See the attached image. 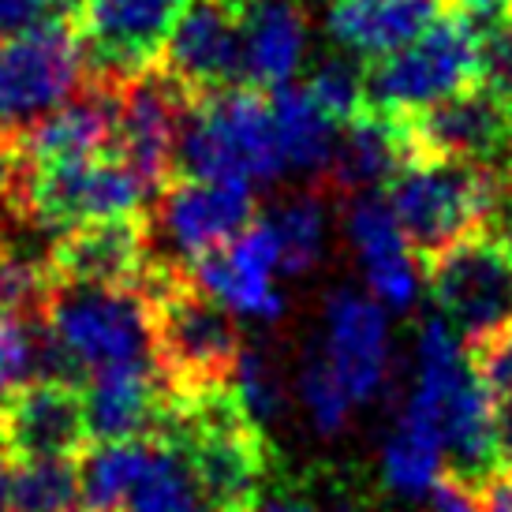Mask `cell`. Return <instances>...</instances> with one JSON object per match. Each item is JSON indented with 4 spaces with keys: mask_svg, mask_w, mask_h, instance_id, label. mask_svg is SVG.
<instances>
[{
    "mask_svg": "<svg viewBox=\"0 0 512 512\" xmlns=\"http://www.w3.org/2000/svg\"><path fill=\"white\" fill-rule=\"evenodd\" d=\"M161 441L184 456L202 512L262 509L277 456L236 382L169 389Z\"/></svg>",
    "mask_w": 512,
    "mask_h": 512,
    "instance_id": "1",
    "label": "cell"
},
{
    "mask_svg": "<svg viewBox=\"0 0 512 512\" xmlns=\"http://www.w3.org/2000/svg\"><path fill=\"white\" fill-rule=\"evenodd\" d=\"M150 303V348L169 389L236 382L243 337L236 314L191 277L187 266L154 258L143 281Z\"/></svg>",
    "mask_w": 512,
    "mask_h": 512,
    "instance_id": "2",
    "label": "cell"
},
{
    "mask_svg": "<svg viewBox=\"0 0 512 512\" xmlns=\"http://www.w3.org/2000/svg\"><path fill=\"white\" fill-rule=\"evenodd\" d=\"M154 359L143 288L60 285L38 329V374L83 385L90 370Z\"/></svg>",
    "mask_w": 512,
    "mask_h": 512,
    "instance_id": "3",
    "label": "cell"
},
{
    "mask_svg": "<svg viewBox=\"0 0 512 512\" xmlns=\"http://www.w3.org/2000/svg\"><path fill=\"white\" fill-rule=\"evenodd\" d=\"M505 195V169L415 154L404 157V165L385 184V199L419 262H430L456 240L490 228Z\"/></svg>",
    "mask_w": 512,
    "mask_h": 512,
    "instance_id": "4",
    "label": "cell"
},
{
    "mask_svg": "<svg viewBox=\"0 0 512 512\" xmlns=\"http://www.w3.org/2000/svg\"><path fill=\"white\" fill-rule=\"evenodd\" d=\"M285 169L270 90L240 83L210 98L187 101L176 176L270 184Z\"/></svg>",
    "mask_w": 512,
    "mask_h": 512,
    "instance_id": "5",
    "label": "cell"
},
{
    "mask_svg": "<svg viewBox=\"0 0 512 512\" xmlns=\"http://www.w3.org/2000/svg\"><path fill=\"white\" fill-rule=\"evenodd\" d=\"M4 202L53 240L86 221L146 214L154 191L120 154L8 169Z\"/></svg>",
    "mask_w": 512,
    "mask_h": 512,
    "instance_id": "6",
    "label": "cell"
},
{
    "mask_svg": "<svg viewBox=\"0 0 512 512\" xmlns=\"http://www.w3.org/2000/svg\"><path fill=\"white\" fill-rule=\"evenodd\" d=\"M475 83H483V45L471 12L449 15L397 53L363 64L367 109L393 120H408Z\"/></svg>",
    "mask_w": 512,
    "mask_h": 512,
    "instance_id": "7",
    "label": "cell"
},
{
    "mask_svg": "<svg viewBox=\"0 0 512 512\" xmlns=\"http://www.w3.org/2000/svg\"><path fill=\"white\" fill-rule=\"evenodd\" d=\"M255 221V184H243V180L172 176L146 210L154 258L172 266H191L195 258L236 240Z\"/></svg>",
    "mask_w": 512,
    "mask_h": 512,
    "instance_id": "8",
    "label": "cell"
},
{
    "mask_svg": "<svg viewBox=\"0 0 512 512\" xmlns=\"http://www.w3.org/2000/svg\"><path fill=\"white\" fill-rule=\"evenodd\" d=\"M83 30L68 19L0 42V128L19 131L72 101L90 79Z\"/></svg>",
    "mask_w": 512,
    "mask_h": 512,
    "instance_id": "9",
    "label": "cell"
},
{
    "mask_svg": "<svg viewBox=\"0 0 512 512\" xmlns=\"http://www.w3.org/2000/svg\"><path fill=\"white\" fill-rule=\"evenodd\" d=\"M423 273L441 318L464 344L483 341L486 333L512 322V251L490 228L445 247L423 262Z\"/></svg>",
    "mask_w": 512,
    "mask_h": 512,
    "instance_id": "10",
    "label": "cell"
},
{
    "mask_svg": "<svg viewBox=\"0 0 512 512\" xmlns=\"http://www.w3.org/2000/svg\"><path fill=\"white\" fill-rule=\"evenodd\" d=\"M408 154L505 169L512 157V105L475 83L404 120Z\"/></svg>",
    "mask_w": 512,
    "mask_h": 512,
    "instance_id": "11",
    "label": "cell"
},
{
    "mask_svg": "<svg viewBox=\"0 0 512 512\" xmlns=\"http://www.w3.org/2000/svg\"><path fill=\"white\" fill-rule=\"evenodd\" d=\"M116 124H120V79L90 75L72 101L38 116L27 128L4 131L8 169L116 154Z\"/></svg>",
    "mask_w": 512,
    "mask_h": 512,
    "instance_id": "12",
    "label": "cell"
},
{
    "mask_svg": "<svg viewBox=\"0 0 512 512\" xmlns=\"http://www.w3.org/2000/svg\"><path fill=\"white\" fill-rule=\"evenodd\" d=\"M0 441L12 464L79 456L94 441L83 385L72 378H49V374H34L27 382H19L0 400Z\"/></svg>",
    "mask_w": 512,
    "mask_h": 512,
    "instance_id": "13",
    "label": "cell"
},
{
    "mask_svg": "<svg viewBox=\"0 0 512 512\" xmlns=\"http://www.w3.org/2000/svg\"><path fill=\"white\" fill-rule=\"evenodd\" d=\"M187 8L191 0H86L79 30L90 72L131 79L154 68Z\"/></svg>",
    "mask_w": 512,
    "mask_h": 512,
    "instance_id": "14",
    "label": "cell"
},
{
    "mask_svg": "<svg viewBox=\"0 0 512 512\" xmlns=\"http://www.w3.org/2000/svg\"><path fill=\"white\" fill-rule=\"evenodd\" d=\"M187 101L191 98L157 64L131 79H120L116 154L143 176L154 195L176 176V146Z\"/></svg>",
    "mask_w": 512,
    "mask_h": 512,
    "instance_id": "15",
    "label": "cell"
},
{
    "mask_svg": "<svg viewBox=\"0 0 512 512\" xmlns=\"http://www.w3.org/2000/svg\"><path fill=\"white\" fill-rule=\"evenodd\" d=\"M154 266L146 214L86 221L49 240V270L60 285L143 288Z\"/></svg>",
    "mask_w": 512,
    "mask_h": 512,
    "instance_id": "16",
    "label": "cell"
},
{
    "mask_svg": "<svg viewBox=\"0 0 512 512\" xmlns=\"http://www.w3.org/2000/svg\"><path fill=\"white\" fill-rule=\"evenodd\" d=\"M157 68L187 98H210L243 83L240 19L225 0H191V8L172 30Z\"/></svg>",
    "mask_w": 512,
    "mask_h": 512,
    "instance_id": "17",
    "label": "cell"
},
{
    "mask_svg": "<svg viewBox=\"0 0 512 512\" xmlns=\"http://www.w3.org/2000/svg\"><path fill=\"white\" fill-rule=\"evenodd\" d=\"M187 270L232 314H247V318L281 314V292L273 288V270H281V247H277L270 217H258L236 240L195 258Z\"/></svg>",
    "mask_w": 512,
    "mask_h": 512,
    "instance_id": "18",
    "label": "cell"
},
{
    "mask_svg": "<svg viewBox=\"0 0 512 512\" xmlns=\"http://www.w3.org/2000/svg\"><path fill=\"white\" fill-rule=\"evenodd\" d=\"M322 356L356 404L378 397L389 382V322L382 303L359 288L329 292Z\"/></svg>",
    "mask_w": 512,
    "mask_h": 512,
    "instance_id": "19",
    "label": "cell"
},
{
    "mask_svg": "<svg viewBox=\"0 0 512 512\" xmlns=\"http://www.w3.org/2000/svg\"><path fill=\"white\" fill-rule=\"evenodd\" d=\"M344 232L348 243L356 247L367 285L374 299L389 307V311H408L419 296V270L423 262L404 240L393 206L382 191H363L348 199V214H344Z\"/></svg>",
    "mask_w": 512,
    "mask_h": 512,
    "instance_id": "20",
    "label": "cell"
},
{
    "mask_svg": "<svg viewBox=\"0 0 512 512\" xmlns=\"http://www.w3.org/2000/svg\"><path fill=\"white\" fill-rule=\"evenodd\" d=\"M83 393L94 441L161 438L169 415V385L154 359L90 370Z\"/></svg>",
    "mask_w": 512,
    "mask_h": 512,
    "instance_id": "21",
    "label": "cell"
},
{
    "mask_svg": "<svg viewBox=\"0 0 512 512\" xmlns=\"http://www.w3.org/2000/svg\"><path fill=\"white\" fill-rule=\"evenodd\" d=\"M456 12L460 0H329L326 30L356 60H378L423 38L430 27Z\"/></svg>",
    "mask_w": 512,
    "mask_h": 512,
    "instance_id": "22",
    "label": "cell"
},
{
    "mask_svg": "<svg viewBox=\"0 0 512 512\" xmlns=\"http://www.w3.org/2000/svg\"><path fill=\"white\" fill-rule=\"evenodd\" d=\"M240 19L243 34V83L277 90L307 53V12L303 0H225Z\"/></svg>",
    "mask_w": 512,
    "mask_h": 512,
    "instance_id": "23",
    "label": "cell"
},
{
    "mask_svg": "<svg viewBox=\"0 0 512 512\" xmlns=\"http://www.w3.org/2000/svg\"><path fill=\"white\" fill-rule=\"evenodd\" d=\"M404 157H408L404 120L363 109L348 124H341L337 150H333V161H329L322 184L344 199L363 195V191H378L393 180V172L404 165Z\"/></svg>",
    "mask_w": 512,
    "mask_h": 512,
    "instance_id": "24",
    "label": "cell"
},
{
    "mask_svg": "<svg viewBox=\"0 0 512 512\" xmlns=\"http://www.w3.org/2000/svg\"><path fill=\"white\" fill-rule=\"evenodd\" d=\"M270 105H273V124H277L285 165L296 172H307L314 180H326L341 124L314 101L307 83L303 86L285 83L277 86V90H270Z\"/></svg>",
    "mask_w": 512,
    "mask_h": 512,
    "instance_id": "25",
    "label": "cell"
},
{
    "mask_svg": "<svg viewBox=\"0 0 512 512\" xmlns=\"http://www.w3.org/2000/svg\"><path fill=\"white\" fill-rule=\"evenodd\" d=\"M157 449V438L90 441L79 453L86 512H124L135 483L143 479Z\"/></svg>",
    "mask_w": 512,
    "mask_h": 512,
    "instance_id": "26",
    "label": "cell"
},
{
    "mask_svg": "<svg viewBox=\"0 0 512 512\" xmlns=\"http://www.w3.org/2000/svg\"><path fill=\"white\" fill-rule=\"evenodd\" d=\"M4 512H86L79 456H49V460L12 464Z\"/></svg>",
    "mask_w": 512,
    "mask_h": 512,
    "instance_id": "27",
    "label": "cell"
},
{
    "mask_svg": "<svg viewBox=\"0 0 512 512\" xmlns=\"http://www.w3.org/2000/svg\"><path fill=\"white\" fill-rule=\"evenodd\" d=\"M445 475V449L441 441L415 423L397 419V430L382 445V483L389 494L408 501L427 498L434 483Z\"/></svg>",
    "mask_w": 512,
    "mask_h": 512,
    "instance_id": "28",
    "label": "cell"
},
{
    "mask_svg": "<svg viewBox=\"0 0 512 512\" xmlns=\"http://www.w3.org/2000/svg\"><path fill=\"white\" fill-rule=\"evenodd\" d=\"M270 225L277 232V247H281V270L307 273L322 258V243H326V199H322V191L311 187V191L281 202L273 210Z\"/></svg>",
    "mask_w": 512,
    "mask_h": 512,
    "instance_id": "29",
    "label": "cell"
},
{
    "mask_svg": "<svg viewBox=\"0 0 512 512\" xmlns=\"http://www.w3.org/2000/svg\"><path fill=\"white\" fill-rule=\"evenodd\" d=\"M124 512H202L199 490L187 475L184 456L172 449L169 441L157 438L154 460L135 483Z\"/></svg>",
    "mask_w": 512,
    "mask_h": 512,
    "instance_id": "30",
    "label": "cell"
},
{
    "mask_svg": "<svg viewBox=\"0 0 512 512\" xmlns=\"http://www.w3.org/2000/svg\"><path fill=\"white\" fill-rule=\"evenodd\" d=\"M299 393H303V404L314 419V430L318 434H341L348 427V415H352V393L344 389V382L337 378V370L329 367V359L318 352V356L307 359V367L299 374Z\"/></svg>",
    "mask_w": 512,
    "mask_h": 512,
    "instance_id": "31",
    "label": "cell"
},
{
    "mask_svg": "<svg viewBox=\"0 0 512 512\" xmlns=\"http://www.w3.org/2000/svg\"><path fill=\"white\" fill-rule=\"evenodd\" d=\"M307 90L337 124H348L352 116L367 109V101H363V64L352 53L322 60L307 79Z\"/></svg>",
    "mask_w": 512,
    "mask_h": 512,
    "instance_id": "32",
    "label": "cell"
},
{
    "mask_svg": "<svg viewBox=\"0 0 512 512\" xmlns=\"http://www.w3.org/2000/svg\"><path fill=\"white\" fill-rule=\"evenodd\" d=\"M38 329L0 314V400L38 374Z\"/></svg>",
    "mask_w": 512,
    "mask_h": 512,
    "instance_id": "33",
    "label": "cell"
},
{
    "mask_svg": "<svg viewBox=\"0 0 512 512\" xmlns=\"http://www.w3.org/2000/svg\"><path fill=\"white\" fill-rule=\"evenodd\" d=\"M483 45V86L512 105V12H494L479 27Z\"/></svg>",
    "mask_w": 512,
    "mask_h": 512,
    "instance_id": "34",
    "label": "cell"
},
{
    "mask_svg": "<svg viewBox=\"0 0 512 512\" xmlns=\"http://www.w3.org/2000/svg\"><path fill=\"white\" fill-rule=\"evenodd\" d=\"M475 374L490 385V393H505L512 389V322H505L501 329L486 333L483 341L464 344Z\"/></svg>",
    "mask_w": 512,
    "mask_h": 512,
    "instance_id": "35",
    "label": "cell"
},
{
    "mask_svg": "<svg viewBox=\"0 0 512 512\" xmlns=\"http://www.w3.org/2000/svg\"><path fill=\"white\" fill-rule=\"evenodd\" d=\"M236 385H240L243 400L251 404V412L266 423L270 415L281 412V385L273 378L270 363L255 352H243L240 359V370H236Z\"/></svg>",
    "mask_w": 512,
    "mask_h": 512,
    "instance_id": "36",
    "label": "cell"
},
{
    "mask_svg": "<svg viewBox=\"0 0 512 512\" xmlns=\"http://www.w3.org/2000/svg\"><path fill=\"white\" fill-rule=\"evenodd\" d=\"M427 512H486L483 486L456 471H445L427 494Z\"/></svg>",
    "mask_w": 512,
    "mask_h": 512,
    "instance_id": "37",
    "label": "cell"
},
{
    "mask_svg": "<svg viewBox=\"0 0 512 512\" xmlns=\"http://www.w3.org/2000/svg\"><path fill=\"white\" fill-rule=\"evenodd\" d=\"M49 19H57L53 0H0V42H12Z\"/></svg>",
    "mask_w": 512,
    "mask_h": 512,
    "instance_id": "38",
    "label": "cell"
},
{
    "mask_svg": "<svg viewBox=\"0 0 512 512\" xmlns=\"http://www.w3.org/2000/svg\"><path fill=\"white\" fill-rule=\"evenodd\" d=\"M494 441H498L501 468H512V389L494 393Z\"/></svg>",
    "mask_w": 512,
    "mask_h": 512,
    "instance_id": "39",
    "label": "cell"
},
{
    "mask_svg": "<svg viewBox=\"0 0 512 512\" xmlns=\"http://www.w3.org/2000/svg\"><path fill=\"white\" fill-rule=\"evenodd\" d=\"M486 512H512V471H498L483 483Z\"/></svg>",
    "mask_w": 512,
    "mask_h": 512,
    "instance_id": "40",
    "label": "cell"
},
{
    "mask_svg": "<svg viewBox=\"0 0 512 512\" xmlns=\"http://www.w3.org/2000/svg\"><path fill=\"white\" fill-rule=\"evenodd\" d=\"M490 232H494V236H498V240L512 251V191L498 206V214H494V221H490Z\"/></svg>",
    "mask_w": 512,
    "mask_h": 512,
    "instance_id": "41",
    "label": "cell"
},
{
    "mask_svg": "<svg viewBox=\"0 0 512 512\" xmlns=\"http://www.w3.org/2000/svg\"><path fill=\"white\" fill-rule=\"evenodd\" d=\"M258 512H322L311 501H299V498H277V501H262Z\"/></svg>",
    "mask_w": 512,
    "mask_h": 512,
    "instance_id": "42",
    "label": "cell"
},
{
    "mask_svg": "<svg viewBox=\"0 0 512 512\" xmlns=\"http://www.w3.org/2000/svg\"><path fill=\"white\" fill-rule=\"evenodd\" d=\"M8 475H12V456L0 441V512H4V494H8Z\"/></svg>",
    "mask_w": 512,
    "mask_h": 512,
    "instance_id": "43",
    "label": "cell"
},
{
    "mask_svg": "<svg viewBox=\"0 0 512 512\" xmlns=\"http://www.w3.org/2000/svg\"><path fill=\"white\" fill-rule=\"evenodd\" d=\"M4 180H8V146H4V128H0V195H4Z\"/></svg>",
    "mask_w": 512,
    "mask_h": 512,
    "instance_id": "44",
    "label": "cell"
},
{
    "mask_svg": "<svg viewBox=\"0 0 512 512\" xmlns=\"http://www.w3.org/2000/svg\"><path fill=\"white\" fill-rule=\"evenodd\" d=\"M505 180H509V191H512V157H509V165H505Z\"/></svg>",
    "mask_w": 512,
    "mask_h": 512,
    "instance_id": "45",
    "label": "cell"
},
{
    "mask_svg": "<svg viewBox=\"0 0 512 512\" xmlns=\"http://www.w3.org/2000/svg\"><path fill=\"white\" fill-rule=\"evenodd\" d=\"M509 471H512V468H509Z\"/></svg>",
    "mask_w": 512,
    "mask_h": 512,
    "instance_id": "46",
    "label": "cell"
}]
</instances>
